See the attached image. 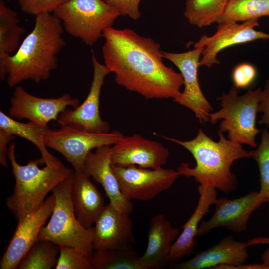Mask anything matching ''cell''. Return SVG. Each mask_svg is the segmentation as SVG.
Masks as SVG:
<instances>
[{
	"instance_id": "cell-1",
	"label": "cell",
	"mask_w": 269,
	"mask_h": 269,
	"mask_svg": "<svg viewBox=\"0 0 269 269\" xmlns=\"http://www.w3.org/2000/svg\"><path fill=\"white\" fill-rule=\"evenodd\" d=\"M102 37L104 65L118 85L146 99L180 96L182 75L163 63L158 43L127 28L109 27Z\"/></svg>"
},
{
	"instance_id": "cell-2",
	"label": "cell",
	"mask_w": 269,
	"mask_h": 269,
	"mask_svg": "<svg viewBox=\"0 0 269 269\" xmlns=\"http://www.w3.org/2000/svg\"><path fill=\"white\" fill-rule=\"evenodd\" d=\"M64 28L53 14L36 16L34 27L17 51L0 62V77L10 88L24 81L39 83L49 79L57 67V55L65 45Z\"/></svg>"
},
{
	"instance_id": "cell-3",
	"label": "cell",
	"mask_w": 269,
	"mask_h": 269,
	"mask_svg": "<svg viewBox=\"0 0 269 269\" xmlns=\"http://www.w3.org/2000/svg\"><path fill=\"white\" fill-rule=\"evenodd\" d=\"M218 134L217 142L208 137L201 129L197 136L189 141L161 137L185 148L195 160L196 166L193 168L187 163H181L177 170L180 175L192 177L199 185L213 187L229 194L238 187L236 176L231 171L232 165L238 159L251 157L242 145L226 138L223 133L218 132Z\"/></svg>"
},
{
	"instance_id": "cell-4",
	"label": "cell",
	"mask_w": 269,
	"mask_h": 269,
	"mask_svg": "<svg viewBox=\"0 0 269 269\" xmlns=\"http://www.w3.org/2000/svg\"><path fill=\"white\" fill-rule=\"evenodd\" d=\"M15 146V143H11L7 151L15 183L13 193L7 198L6 205L18 221L38 209L48 193L69 177L74 170L60 160L40 168L39 166L44 164L41 158L21 165L16 159Z\"/></svg>"
},
{
	"instance_id": "cell-5",
	"label": "cell",
	"mask_w": 269,
	"mask_h": 269,
	"mask_svg": "<svg viewBox=\"0 0 269 269\" xmlns=\"http://www.w3.org/2000/svg\"><path fill=\"white\" fill-rule=\"evenodd\" d=\"M261 90L258 87L239 95L238 89L233 86L218 98L221 108L209 114V121L215 124L222 119L218 132H227L228 139L234 143L257 147L256 137L261 131L256 126Z\"/></svg>"
},
{
	"instance_id": "cell-6",
	"label": "cell",
	"mask_w": 269,
	"mask_h": 269,
	"mask_svg": "<svg viewBox=\"0 0 269 269\" xmlns=\"http://www.w3.org/2000/svg\"><path fill=\"white\" fill-rule=\"evenodd\" d=\"M72 174L53 189L56 198L55 206L49 221L41 229L37 240H47L59 246L72 247L90 257L94 250V229L84 227L74 213L70 196Z\"/></svg>"
},
{
	"instance_id": "cell-7",
	"label": "cell",
	"mask_w": 269,
	"mask_h": 269,
	"mask_svg": "<svg viewBox=\"0 0 269 269\" xmlns=\"http://www.w3.org/2000/svg\"><path fill=\"white\" fill-rule=\"evenodd\" d=\"M53 14L71 36L92 46L120 16L103 0H68Z\"/></svg>"
},
{
	"instance_id": "cell-8",
	"label": "cell",
	"mask_w": 269,
	"mask_h": 269,
	"mask_svg": "<svg viewBox=\"0 0 269 269\" xmlns=\"http://www.w3.org/2000/svg\"><path fill=\"white\" fill-rule=\"evenodd\" d=\"M124 137L119 131L105 133H93L70 126L50 129L45 136L47 147L62 155L75 171H82L88 154L93 149L113 145Z\"/></svg>"
},
{
	"instance_id": "cell-9",
	"label": "cell",
	"mask_w": 269,
	"mask_h": 269,
	"mask_svg": "<svg viewBox=\"0 0 269 269\" xmlns=\"http://www.w3.org/2000/svg\"><path fill=\"white\" fill-rule=\"evenodd\" d=\"M120 188L129 200H150L171 187L180 176L177 171L163 168L152 169L135 165L112 164Z\"/></svg>"
},
{
	"instance_id": "cell-10",
	"label": "cell",
	"mask_w": 269,
	"mask_h": 269,
	"mask_svg": "<svg viewBox=\"0 0 269 269\" xmlns=\"http://www.w3.org/2000/svg\"><path fill=\"white\" fill-rule=\"evenodd\" d=\"M93 79L89 92L84 101L73 109H66L58 116L57 122L61 126H70L81 130L97 133L110 132L109 124L100 114V96L105 78L110 72L92 53Z\"/></svg>"
},
{
	"instance_id": "cell-11",
	"label": "cell",
	"mask_w": 269,
	"mask_h": 269,
	"mask_svg": "<svg viewBox=\"0 0 269 269\" xmlns=\"http://www.w3.org/2000/svg\"><path fill=\"white\" fill-rule=\"evenodd\" d=\"M204 47H199L183 53L162 51L164 58L173 63L182 75L184 90L173 101L184 106L194 113L201 124L209 120L213 107L204 95L198 78V69Z\"/></svg>"
},
{
	"instance_id": "cell-12",
	"label": "cell",
	"mask_w": 269,
	"mask_h": 269,
	"mask_svg": "<svg viewBox=\"0 0 269 269\" xmlns=\"http://www.w3.org/2000/svg\"><path fill=\"white\" fill-rule=\"evenodd\" d=\"M79 105V100L68 94L55 98H42L29 93L22 86H17L10 98L8 116L18 121L26 119L48 127V123L52 120L57 121L59 115L67 107L75 108Z\"/></svg>"
},
{
	"instance_id": "cell-13",
	"label": "cell",
	"mask_w": 269,
	"mask_h": 269,
	"mask_svg": "<svg viewBox=\"0 0 269 269\" xmlns=\"http://www.w3.org/2000/svg\"><path fill=\"white\" fill-rule=\"evenodd\" d=\"M56 202L55 195L46 198L35 211L18 221V225L0 262V269H16L37 241L41 229L51 216Z\"/></svg>"
},
{
	"instance_id": "cell-14",
	"label": "cell",
	"mask_w": 269,
	"mask_h": 269,
	"mask_svg": "<svg viewBox=\"0 0 269 269\" xmlns=\"http://www.w3.org/2000/svg\"><path fill=\"white\" fill-rule=\"evenodd\" d=\"M259 25L258 20L242 23L229 22L218 24L216 31L213 35L209 37L204 35L194 44V48L204 47L199 66L210 68L219 64L217 54L228 47L257 40L269 39V34L255 29Z\"/></svg>"
},
{
	"instance_id": "cell-15",
	"label": "cell",
	"mask_w": 269,
	"mask_h": 269,
	"mask_svg": "<svg viewBox=\"0 0 269 269\" xmlns=\"http://www.w3.org/2000/svg\"><path fill=\"white\" fill-rule=\"evenodd\" d=\"M265 202V199L257 191L238 198H217L213 204L215 207L214 213L209 220L203 221L199 225L196 236L205 235L218 227L242 232L245 230L252 213Z\"/></svg>"
},
{
	"instance_id": "cell-16",
	"label": "cell",
	"mask_w": 269,
	"mask_h": 269,
	"mask_svg": "<svg viewBox=\"0 0 269 269\" xmlns=\"http://www.w3.org/2000/svg\"><path fill=\"white\" fill-rule=\"evenodd\" d=\"M169 152L161 143L150 140L140 134L124 136L111 147L112 164L132 165L152 169L162 168Z\"/></svg>"
},
{
	"instance_id": "cell-17",
	"label": "cell",
	"mask_w": 269,
	"mask_h": 269,
	"mask_svg": "<svg viewBox=\"0 0 269 269\" xmlns=\"http://www.w3.org/2000/svg\"><path fill=\"white\" fill-rule=\"evenodd\" d=\"M130 215L110 203L105 205L93 227L94 250L132 248L135 241Z\"/></svg>"
},
{
	"instance_id": "cell-18",
	"label": "cell",
	"mask_w": 269,
	"mask_h": 269,
	"mask_svg": "<svg viewBox=\"0 0 269 269\" xmlns=\"http://www.w3.org/2000/svg\"><path fill=\"white\" fill-rule=\"evenodd\" d=\"M247 243L235 240L232 236L215 245L198 252L191 259L172 264L178 269H232L243 265L248 257Z\"/></svg>"
},
{
	"instance_id": "cell-19",
	"label": "cell",
	"mask_w": 269,
	"mask_h": 269,
	"mask_svg": "<svg viewBox=\"0 0 269 269\" xmlns=\"http://www.w3.org/2000/svg\"><path fill=\"white\" fill-rule=\"evenodd\" d=\"M84 172L100 184L109 198V203L116 209L131 214L133 206L122 192L112 168L111 147L97 148L86 156Z\"/></svg>"
},
{
	"instance_id": "cell-20",
	"label": "cell",
	"mask_w": 269,
	"mask_h": 269,
	"mask_svg": "<svg viewBox=\"0 0 269 269\" xmlns=\"http://www.w3.org/2000/svg\"><path fill=\"white\" fill-rule=\"evenodd\" d=\"M70 196L73 211L78 221L86 228L92 227L105 205L103 196L84 171H74Z\"/></svg>"
},
{
	"instance_id": "cell-21",
	"label": "cell",
	"mask_w": 269,
	"mask_h": 269,
	"mask_svg": "<svg viewBox=\"0 0 269 269\" xmlns=\"http://www.w3.org/2000/svg\"><path fill=\"white\" fill-rule=\"evenodd\" d=\"M179 232V229L173 227L163 215L158 214L151 218L147 248L141 256L145 269H160L169 263L171 247Z\"/></svg>"
},
{
	"instance_id": "cell-22",
	"label": "cell",
	"mask_w": 269,
	"mask_h": 269,
	"mask_svg": "<svg viewBox=\"0 0 269 269\" xmlns=\"http://www.w3.org/2000/svg\"><path fill=\"white\" fill-rule=\"evenodd\" d=\"M198 190L200 197L197 205L193 213L182 227V233L171 247L169 263H175L194 252L197 244L196 238L199 223L209 211L210 206L217 199L216 189L215 188L199 185Z\"/></svg>"
},
{
	"instance_id": "cell-23",
	"label": "cell",
	"mask_w": 269,
	"mask_h": 269,
	"mask_svg": "<svg viewBox=\"0 0 269 269\" xmlns=\"http://www.w3.org/2000/svg\"><path fill=\"white\" fill-rule=\"evenodd\" d=\"M0 128L10 134L26 139L34 144L39 149L41 158L46 165H53L59 160L52 155L47 150L45 143V136L50 129L34 122H20L11 118L2 111H0Z\"/></svg>"
},
{
	"instance_id": "cell-24",
	"label": "cell",
	"mask_w": 269,
	"mask_h": 269,
	"mask_svg": "<svg viewBox=\"0 0 269 269\" xmlns=\"http://www.w3.org/2000/svg\"><path fill=\"white\" fill-rule=\"evenodd\" d=\"M25 32V29L19 25L18 14L0 0V62L17 51Z\"/></svg>"
},
{
	"instance_id": "cell-25",
	"label": "cell",
	"mask_w": 269,
	"mask_h": 269,
	"mask_svg": "<svg viewBox=\"0 0 269 269\" xmlns=\"http://www.w3.org/2000/svg\"><path fill=\"white\" fill-rule=\"evenodd\" d=\"M90 259L93 269H145L132 248L94 250Z\"/></svg>"
},
{
	"instance_id": "cell-26",
	"label": "cell",
	"mask_w": 269,
	"mask_h": 269,
	"mask_svg": "<svg viewBox=\"0 0 269 269\" xmlns=\"http://www.w3.org/2000/svg\"><path fill=\"white\" fill-rule=\"evenodd\" d=\"M228 0H186L183 13L189 23L201 28L209 26L223 15Z\"/></svg>"
},
{
	"instance_id": "cell-27",
	"label": "cell",
	"mask_w": 269,
	"mask_h": 269,
	"mask_svg": "<svg viewBox=\"0 0 269 269\" xmlns=\"http://www.w3.org/2000/svg\"><path fill=\"white\" fill-rule=\"evenodd\" d=\"M266 16H269V0H228L217 23L244 22Z\"/></svg>"
},
{
	"instance_id": "cell-28",
	"label": "cell",
	"mask_w": 269,
	"mask_h": 269,
	"mask_svg": "<svg viewBox=\"0 0 269 269\" xmlns=\"http://www.w3.org/2000/svg\"><path fill=\"white\" fill-rule=\"evenodd\" d=\"M59 246L47 240H37L18 265V269H51L56 267Z\"/></svg>"
},
{
	"instance_id": "cell-29",
	"label": "cell",
	"mask_w": 269,
	"mask_h": 269,
	"mask_svg": "<svg viewBox=\"0 0 269 269\" xmlns=\"http://www.w3.org/2000/svg\"><path fill=\"white\" fill-rule=\"evenodd\" d=\"M261 142L255 150L249 152L250 157L256 162L259 171V194L269 205V131H261Z\"/></svg>"
},
{
	"instance_id": "cell-30",
	"label": "cell",
	"mask_w": 269,
	"mask_h": 269,
	"mask_svg": "<svg viewBox=\"0 0 269 269\" xmlns=\"http://www.w3.org/2000/svg\"><path fill=\"white\" fill-rule=\"evenodd\" d=\"M59 248L55 269H93L90 256L72 247L59 246Z\"/></svg>"
},
{
	"instance_id": "cell-31",
	"label": "cell",
	"mask_w": 269,
	"mask_h": 269,
	"mask_svg": "<svg viewBox=\"0 0 269 269\" xmlns=\"http://www.w3.org/2000/svg\"><path fill=\"white\" fill-rule=\"evenodd\" d=\"M68 0H17L22 11L35 16L46 12H53Z\"/></svg>"
},
{
	"instance_id": "cell-32",
	"label": "cell",
	"mask_w": 269,
	"mask_h": 269,
	"mask_svg": "<svg viewBox=\"0 0 269 269\" xmlns=\"http://www.w3.org/2000/svg\"><path fill=\"white\" fill-rule=\"evenodd\" d=\"M256 76L257 70L253 65L248 63L239 64L232 72L234 86L238 89L246 88L255 81Z\"/></svg>"
},
{
	"instance_id": "cell-33",
	"label": "cell",
	"mask_w": 269,
	"mask_h": 269,
	"mask_svg": "<svg viewBox=\"0 0 269 269\" xmlns=\"http://www.w3.org/2000/svg\"><path fill=\"white\" fill-rule=\"evenodd\" d=\"M115 9L120 15L127 16L133 20L141 16L139 4L141 0H104Z\"/></svg>"
},
{
	"instance_id": "cell-34",
	"label": "cell",
	"mask_w": 269,
	"mask_h": 269,
	"mask_svg": "<svg viewBox=\"0 0 269 269\" xmlns=\"http://www.w3.org/2000/svg\"><path fill=\"white\" fill-rule=\"evenodd\" d=\"M258 112L262 113L259 124L269 127V77L266 80L261 90Z\"/></svg>"
},
{
	"instance_id": "cell-35",
	"label": "cell",
	"mask_w": 269,
	"mask_h": 269,
	"mask_svg": "<svg viewBox=\"0 0 269 269\" xmlns=\"http://www.w3.org/2000/svg\"><path fill=\"white\" fill-rule=\"evenodd\" d=\"M16 136L10 134L3 129L0 128V164L4 167H7L8 144Z\"/></svg>"
},
{
	"instance_id": "cell-36",
	"label": "cell",
	"mask_w": 269,
	"mask_h": 269,
	"mask_svg": "<svg viewBox=\"0 0 269 269\" xmlns=\"http://www.w3.org/2000/svg\"><path fill=\"white\" fill-rule=\"evenodd\" d=\"M248 242L250 245L259 244H266L269 245V238L260 237L250 239Z\"/></svg>"
},
{
	"instance_id": "cell-37",
	"label": "cell",
	"mask_w": 269,
	"mask_h": 269,
	"mask_svg": "<svg viewBox=\"0 0 269 269\" xmlns=\"http://www.w3.org/2000/svg\"><path fill=\"white\" fill-rule=\"evenodd\" d=\"M242 268L243 269H269V264L267 265H262L258 264L243 265Z\"/></svg>"
},
{
	"instance_id": "cell-38",
	"label": "cell",
	"mask_w": 269,
	"mask_h": 269,
	"mask_svg": "<svg viewBox=\"0 0 269 269\" xmlns=\"http://www.w3.org/2000/svg\"></svg>"
}]
</instances>
